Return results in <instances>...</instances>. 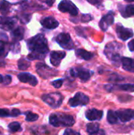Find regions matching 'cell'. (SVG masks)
Returning a JSON list of instances; mask_svg holds the SVG:
<instances>
[{"instance_id": "1", "label": "cell", "mask_w": 134, "mask_h": 135, "mask_svg": "<svg viewBox=\"0 0 134 135\" xmlns=\"http://www.w3.org/2000/svg\"><path fill=\"white\" fill-rule=\"evenodd\" d=\"M27 45L31 53L28 55V60L43 59H45L49 49L47 46V40L42 34H38L27 40Z\"/></svg>"}, {"instance_id": "2", "label": "cell", "mask_w": 134, "mask_h": 135, "mask_svg": "<svg viewBox=\"0 0 134 135\" xmlns=\"http://www.w3.org/2000/svg\"><path fill=\"white\" fill-rule=\"evenodd\" d=\"M49 123L55 127H72L75 123L73 117L70 115L63 113L51 114L49 117Z\"/></svg>"}, {"instance_id": "3", "label": "cell", "mask_w": 134, "mask_h": 135, "mask_svg": "<svg viewBox=\"0 0 134 135\" xmlns=\"http://www.w3.org/2000/svg\"><path fill=\"white\" fill-rule=\"evenodd\" d=\"M41 98L43 102H45L52 108H57L62 104L64 97L59 93H52L49 94H44Z\"/></svg>"}, {"instance_id": "4", "label": "cell", "mask_w": 134, "mask_h": 135, "mask_svg": "<svg viewBox=\"0 0 134 135\" xmlns=\"http://www.w3.org/2000/svg\"><path fill=\"white\" fill-rule=\"evenodd\" d=\"M36 72L43 79H48L50 78L54 77L57 75L58 72L54 70V69L51 68L47 65L43 63V62H39L36 65Z\"/></svg>"}, {"instance_id": "5", "label": "cell", "mask_w": 134, "mask_h": 135, "mask_svg": "<svg viewBox=\"0 0 134 135\" xmlns=\"http://www.w3.org/2000/svg\"><path fill=\"white\" fill-rule=\"evenodd\" d=\"M55 41L66 50H72L74 48V44L68 33L62 32L58 34L55 38Z\"/></svg>"}, {"instance_id": "6", "label": "cell", "mask_w": 134, "mask_h": 135, "mask_svg": "<svg viewBox=\"0 0 134 135\" xmlns=\"http://www.w3.org/2000/svg\"><path fill=\"white\" fill-rule=\"evenodd\" d=\"M89 103V97L83 93H77L75 96L70 99L69 105L72 108L77 106H85Z\"/></svg>"}, {"instance_id": "7", "label": "cell", "mask_w": 134, "mask_h": 135, "mask_svg": "<svg viewBox=\"0 0 134 135\" xmlns=\"http://www.w3.org/2000/svg\"><path fill=\"white\" fill-rule=\"evenodd\" d=\"M17 19L14 17L0 16V28L4 31H13L17 25Z\"/></svg>"}, {"instance_id": "8", "label": "cell", "mask_w": 134, "mask_h": 135, "mask_svg": "<svg viewBox=\"0 0 134 135\" xmlns=\"http://www.w3.org/2000/svg\"><path fill=\"white\" fill-rule=\"evenodd\" d=\"M69 72H70V76L73 78L77 77L83 82H86L87 81H88L92 74V73L88 70L85 69V68H72L70 70Z\"/></svg>"}, {"instance_id": "9", "label": "cell", "mask_w": 134, "mask_h": 135, "mask_svg": "<svg viewBox=\"0 0 134 135\" xmlns=\"http://www.w3.org/2000/svg\"><path fill=\"white\" fill-rule=\"evenodd\" d=\"M58 9L62 13H70L72 16H77L78 14V9L77 7L70 1H62L58 4Z\"/></svg>"}, {"instance_id": "10", "label": "cell", "mask_w": 134, "mask_h": 135, "mask_svg": "<svg viewBox=\"0 0 134 135\" xmlns=\"http://www.w3.org/2000/svg\"><path fill=\"white\" fill-rule=\"evenodd\" d=\"M116 32L118 36L122 40H127L133 36V32L127 28L122 26V25H118L116 27Z\"/></svg>"}, {"instance_id": "11", "label": "cell", "mask_w": 134, "mask_h": 135, "mask_svg": "<svg viewBox=\"0 0 134 135\" xmlns=\"http://www.w3.org/2000/svg\"><path fill=\"white\" fill-rule=\"evenodd\" d=\"M118 119L123 122H129L134 119V110L132 109H121L116 112Z\"/></svg>"}, {"instance_id": "12", "label": "cell", "mask_w": 134, "mask_h": 135, "mask_svg": "<svg viewBox=\"0 0 134 135\" xmlns=\"http://www.w3.org/2000/svg\"><path fill=\"white\" fill-rule=\"evenodd\" d=\"M17 78L21 82L29 84L32 86H36L38 83L37 78L29 73H21L17 75Z\"/></svg>"}, {"instance_id": "13", "label": "cell", "mask_w": 134, "mask_h": 135, "mask_svg": "<svg viewBox=\"0 0 134 135\" xmlns=\"http://www.w3.org/2000/svg\"><path fill=\"white\" fill-rule=\"evenodd\" d=\"M66 55L65 51H52L50 55L51 63L54 66H58L62 60L66 57Z\"/></svg>"}, {"instance_id": "14", "label": "cell", "mask_w": 134, "mask_h": 135, "mask_svg": "<svg viewBox=\"0 0 134 135\" xmlns=\"http://www.w3.org/2000/svg\"><path fill=\"white\" fill-rule=\"evenodd\" d=\"M40 23L43 28H47V29H54L59 25V22L53 17H44L40 21Z\"/></svg>"}, {"instance_id": "15", "label": "cell", "mask_w": 134, "mask_h": 135, "mask_svg": "<svg viewBox=\"0 0 134 135\" xmlns=\"http://www.w3.org/2000/svg\"><path fill=\"white\" fill-rule=\"evenodd\" d=\"M108 91L122 90L126 92H134V84H122V85H112L105 86Z\"/></svg>"}, {"instance_id": "16", "label": "cell", "mask_w": 134, "mask_h": 135, "mask_svg": "<svg viewBox=\"0 0 134 135\" xmlns=\"http://www.w3.org/2000/svg\"><path fill=\"white\" fill-rule=\"evenodd\" d=\"M103 115V111L97 110L96 108H92L88 110L85 112V116L86 118L90 120V121H95V120H100L102 119Z\"/></svg>"}, {"instance_id": "17", "label": "cell", "mask_w": 134, "mask_h": 135, "mask_svg": "<svg viewBox=\"0 0 134 135\" xmlns=\"http://www.w3.org/2000/svg\"><path fill=\"white\" fill-rule=\"evenodd\" d=\"M114 23V17L111 13H108L104 15L100 21V27L103 31H107L108 27H110Z\"/></svg>"}, {"instance_id": "18", "label": "cell", "mask_w": 134, "mask_h": 135, "mask_svg": "<svg viewBox=\"0 0 134 135\" xmlns=\"http://www.w3.org/2000/svg\"><path fill=\"white\" fill-rule=\"evenodd\" d=\"M87 132L88 133V135H102L104 133L103 131L100 130V124L96 123H88L87 125Z\"/></svg>"}, {"instance_id": "19", "label": "cell", "mask_w": 134, "mask_h": 135, "mask_svg": "<svg viewBox=\"0 0 134 135\" xmlns=\"http://www.w3.org/2000/svg\"><path fill=\"white\" fill-rule=\"evenodd\" d=\"M11 36H12L14 41L18 42L19 40H21L24 36V28L21 26H18V27L15 28L12 31Z\"/></svg>"}, {"instance_id": "20", "label": "cell", "mask_w": 134, "mask_h": 135, "mask_svg": "<svg viewBox=\"0 0 134 135\" xmlns=\"http://www.w3.org/2000/svg\"><path fill=\"white\" fill-rule=\"evenodd\" d=\"M119 10L124 17H130L134 16V4L128 6H120Z\"/></svg>"}, {"instance_id": "21", "label": "cell", "mask_w": 134, "mask_h": 135, "mask_svg": "<svg viewBox=\"0 0 134 135\" xmlns=\"http://www.w3.org/2000/svg\"><path fill=\"white\" fill-rule=\"evenodd\" d=\"M122 64L124 70L129 71V72H134V59L130 58L123 57L122 58Z\"/></svg>"}, {"instance_id": "22", "label": "cell", "mask_w": 134, "mask_h": 135, "mask_svg": "<svg viewBox=\"0 0 134 135\" xmlns=\"http://www.w3.org/2000/svg\"><path fill=\"white\" fill-rule=\"evenodd\" d=\"M76 55L84 60H90L93 57V54L92 52L87 51L85 49H77L76 51Z\"/></svg>"}, {"instance_id": "23", "label": "cell", "mask_w": 134, "mask_h": 135, "mask_svg": "<svg viewBox=\"0 0 134 135\" xmlns=\"http://www.w3.org/2000/svg\"><path fill=\"white\" fill-rule=\"evenodd\" d=\"M10 51V44H8L7 42L0 40V57L5 58L9 51Z\"/></svg>"}, {"instance_id": "24", "label": "cell", "mask_w": 134, "mask_h": 135, "mask_svg": "<svg viewBox=\"0 0 134 135\" xmlns=\"http://www.w3.org/2000/svg\"><path fill=\"white\" fill-rule=\"evenodd\" d=\"M118 117L117 115V113L112 110L108 111L107 112V121L111 124H115L118 123Z\"/></svg>"}, {"instance_id": "25", "label": "cell", "mask_w": 134, "mask_h": 135, "mask_svg": "<svg viewBox=\"0 0 134 135\" xmlns=\"http://www.w3.org/2000/svg\"><path fill=\"white\" fill-rule=\"evenodd\" d=\"M10 3L6 1H0V12L3 14H6L9 13L10 9Z\"/></svg>"}, {"instance_id": "26", "label": "cell", "mask_w": 134, "mask_h": 135, "mask_svg": "<svg viewBox=\"0 0 134 135\" xmlns=\"http://www.w3.org/2000/svg\"><path fill=\"white\" fill-rule=\"evenodd\" d=\"M17 66H18L19 70H27V69L30 66V62H29L28 60H26L25 59L21 58V59H19V60H18Z\"/></svg>"}, {"instance_id": "27", "label": "cell", "mask_w": 134, "mask_h": 135, "mask_svg": "<svg viewBox=\"0 0 134 135\" xmlns=\"http://www.w3.org/2000/svg\"><path fill=\"white\" fill-rule=\"evenodd\" d=\"M8 128L13 133H14V132H19V131H22L21 126V124L18 122H13V123H9V126H8Z\"/></svg>"}, {"instance_id": "28", "label": "cell", "mask_w": 134, "mask_h": 135, "mask_svg": "<svg viewBox=\"0 0 134 135\" xmlns=\"http://www.w3.org/2000/svg\"><path fill=\"white\" fill-rule=\"evenodd\" d=\"M17 17L21 21V23L27 24L31 20V14H28V13H20L18 15Z\"/></svg>"}, {"instance_id": "29", "label": "cell", "mask_w": 134, "mask_h": 135, "mask_svg": "<svg viewBox=\"0 0 134 135\" xmlns=\"http://www.w3.org/2000/svg\"><path fill=\"white\" fill-rule=\"evenodd\" d=\"M25 119L26 121L28 122H34V121H36L38 119H39V115L37 114H35V113H32L31 112H28L25 113Z\"/></svg>"}, {"instance_id": "30", "label": "cell", "mask_w": 134, "mask_h": 135, "mask_svg": "<svg viewBox=\"0 0 134 135\" xmlns=\"http://www.w3.org/2000/svg\"><path fill=\"white\" fill-rule=\"evenodd\" d=\"M20 50H21V46H20V44H19L18 42L14 41L12 44H10V51L13 53H14V54L19 53L20 52Z\"/></svg>"}, {"instance_id": "31", "label": "cell", "mask_w": 134, "mask_h": 135, "mask_svg": "<svg viewBox=\"0 0 134 135\" xmlns=\"http://www.w3.org/2000/svg\"><path fill=\"white\" fill-rule=\"evenodd\" d=\"M12 81V78L9 75H6V76H2V74H0V84L2 85H9L10 84Z\"/></svg>"}, {"instance_id": "32", "label": "cell", "mask_w": 134, "mask_h": 135, "mask_svg": "<svg viewBox=\"0 0 134 135\" xmlns=\"http://www.w3.org/2000/svg\"><path fill=\"white\" fill-rule=\"evenodd\" d=\"M13 117L12 112L7 110V109H2L0 108V117Z\"/></svg>"}, {"instance_id": "33", "label": "cell", "mask_w": 134, "mask_h": 135, "mask_svg": "<svg viewBox=\"0 0 134 135\" xmlns=\"http://www.w3.org/2000/svg\"><path fill=\"white\" fill-rule=\"evenodd\" d=\"M62 83H63V80H62V79H58V80H55V81H52V82H51V85H52L54 88L58 89V88H60V87L62 85Z\"/></svg>"}, {"instance_id": "34", "label": "cell", "mask_w": 134, "mask_h": 135, "mask_svg": "<svg viewBox=\"0 0 134 135\" xmlns=\"http://www.w3.org/2000/svg\"><path fill=\"white\" fill-rule=\"evenodd\" d=\"M64 135H81L80 133L72 130V129H66L64 132Z\"/></svg>"}, {"instance_id": "35", "label": "cell", "mask_w": 134, "mask_h": 135, "mask_svg": "<svg viewBox=\"0 0 134 135\" xmlns=\"http://www.w3.org/2000/svg\"><path fill=\"white\" fill-rule=\"evenodd\" d=\"M92 16L90 15V14H84L82 16V21L83 22H88L89 21H92Z\"/></svg>"}, {"instance_id": "36", "label": "cell", "mask_w": 134, "mask_h": 135, "mask_svg": "<svg viewBox=\"0 0 134 135\" xmlns=\"http://www.w3.org/2000/svg\"><path fill=\"white\" fill-rule=\"evenodd\" d=\"M11 112H12L13 117H17L21 115V112L18 109H13V110H11Z\"/></svg>"}, {"instance_id": "37", "label": "cell", "mask_w": 134, "mask_h": 135, "mask_svg": "<svg viewBox=\"0 0 134 135\" xmlns=\"http://www.w3.org/2000/svg\"><path fill=\"white\" fill-rule=\"evenodd\" d=\"M0 38L2 39L1 40L6 41V42H7V40H8V36L4 32H0Z\"/></svg>"}, {"instance_id": "38", "label": "cell", "mask_w": 134, "mask_h": 135, "mask_svg": "<svg viewBox=\"0 0 134 135\" xmlns=\"http://www.w3.org/2000/svg\"><path fill=\"white\" fill-rule=\"evenodd\" d=\"M128 47H129V49H130L131 51H134V39L133 40H132L129 43Z\"/></svg>"}, {"instance_id": "39", "label": "cell", "mask_w": 134, "mask_h": 135, "mask_svg": "<svg viewBox=\"0 0 134 135\" xmlns=\"http://www.w3.org/2000/svg\"><path fill=\"white\" fill-rule=\"evenodd\" d=\"M88 2H90V3L92 4V5H97V4H99V3H100V1H95V2H93V1H91V0H88Z\"/></svg>"}, {"instance_id": "40", "label": "cell", "mask_w": 134, "mask_h": 135, "mask_svg": "<svg viewBox=\"0 0 134 135\" xmlns=\"http://www.w3.org/2000/svg\"><path fill=\"white\" fill-rule=\"evenodd\" d=\"M0 135H1V131H0Z\"/></svg>"}]
</instances>
